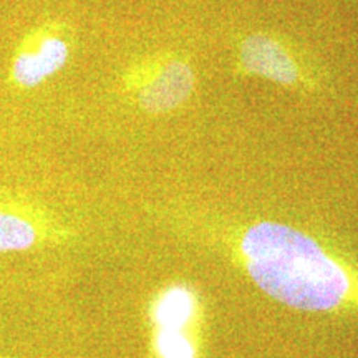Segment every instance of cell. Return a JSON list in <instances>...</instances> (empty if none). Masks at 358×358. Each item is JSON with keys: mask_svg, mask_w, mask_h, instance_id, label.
Listing matches in <instances>:
<instances>
[{"mask_svg": "<svg viewBox=\"0 0 358 358\" xmlns=\"http://www.w3.org/2000/svg\"><path fill=\"white\" fill-rule=\"evenodd\" d=\"M241 252L252 280L285 306L327 312L350 297L352 280L343 266L287 224H254L245 231Z\"/></svg>", "mask_w": 358, "mask_h": 358, "instance_id": "obj_1", "label": "cell"}, {"mask_svg": "<svg viewBox=\"0 0 358 358\" xmlns=\"http://www.w3.org/2000/svg\"><path fill=\"white\" fill-rule=\"evenodd\" d=\"M69 57V40L57 25L37 27L25 35L13 53L8 82L22 90L38 87L64 69Z\"/></svg>", "mask_w": 358, "mask_h": 358, "instance_id": "obj_2", "label": "cell"}, {"mask_svg": "<svg viewBox=\"0 0 358 358\" xmlns=\"http://www.w3.org/2000/svg\"><path fill=\"white\" fill-rule=\"evenodd\" d=\"M194 73L185 62H168L136 90V101L148 113H164L191 95Z\"/></svg>", "mask_w": 358, "mask_h": 358, "instance_id": "obj_3", "label": "cell"}, {"mask_svg": "<svg viewBox=\"0 0 358 358\" xmlns=\"http://www.w3.org/2000/svg\"><path fill=\"white\" fill-rule=\"evenodd\" d=\"M241 62L249 73L279 85L299 80V69L282 45L267 35H250L241 47Z\"/></svg>", "mask_w": 358, "mask_h": 358, "instance_id": "obj_4", "label": "cell"}, {"mask_svg": "<svg viewBox=\"0 0 358 358\" xmlns=\"http://www.w3.org/2000/svg\"><path fill=\"white\" fill-rule=\"evenodd\" d=\"M43 236L45 224L30 204L0 196V254L25 252Z\"/></svg>", "mask_w": 358, "mask_h": 358, "instance_id": "obj_5", "label": "cell"}, {"mask_svg": "<svg viewBox=\"0 0 358 358\" xmlns=\"http://www.w3.org/2000/svg\"><path fill=\"white\" fill-rule=\"evenodd\" d=\"M192 313V299L185 289H171L161 297L155 310V319L161 329L181 330Z\"/></svg>", "mask_w": 358, "mask_h": 358, "instance_id": "obj_6", "label": "cell"}, {"mask_svg": "<svg viewBox=\"0 0 358 358\" xmlns=\"http://www.w3.org/2000/svg\"><path fill=\"white\" fill-rule=\"evenodd\" d=\"M158 350L163 358H194V350L181 330H164L158 334Z\"/></svg>", "mask_w": 358, "mask_h": 358, "instance_id": "obj_7", "label": "cell"}]
</instances>
